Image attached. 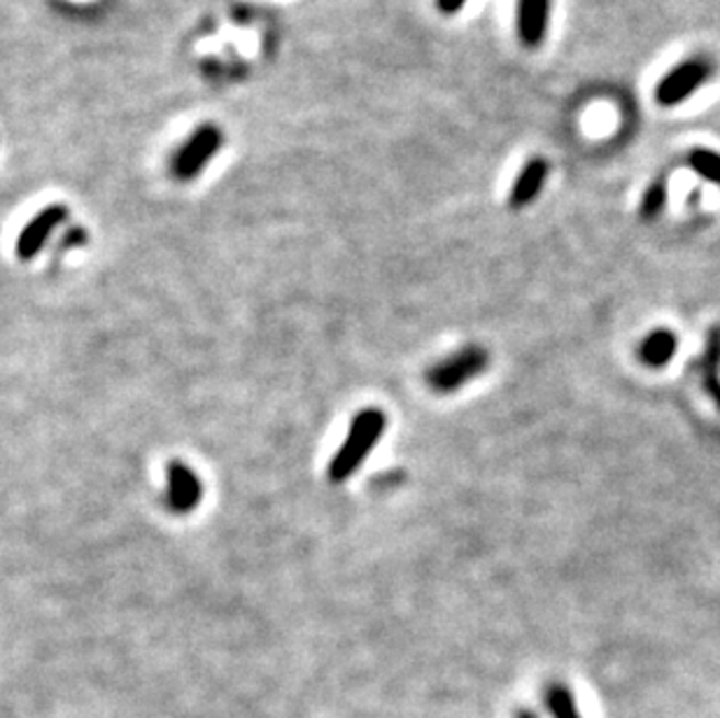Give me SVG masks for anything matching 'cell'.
Here are the masks:
<instances>
[{
  "label": "cell",
  "instance_id": "obj_11",
  "mask_svg": "<svg viewBox=\"0 0 720 718\" xmlns=\"http://www.w3.org/2000/svg\"><path fill=\"white\" fill-rule=\"evenodd\" d=\"M690 169L711 185H720V154L713 150H693L688 154Z\"/></svg>",
  "mask_w": 720,
  "mask_h": 718
},
{
  "label": "cell",
  "instance_id": "obj_3",
  "mask_svg": "<svg viewBox=\"0 0 720 718\" xmlns=\"http://www.w3.org/2000/svg\"><path fill=\"white\" fill-rule=\"evenodd\" d=\"M713 63L695 57L681 61L676 68H672L667 76H662V80L655 86V101L662 107H672L678 105L686 99H690L699 86H705L711 76H713Z\"/></svg>",
  "mask_w": 720,
  "mask_h": 718
},
{
  "label": "cell",
  "instance_id": "obj_9",
  "mask_svg": "<svg viewBox=\"0 0 720 718\" xmlns=\"http://www.w3.org/2000/svg\"><path fill=\"white\" fill-rule=\"evenodd\" d=\"M678 350V338L670 329H655L643 338L639 346V357L646 367L662 369L667 367Z\"/></svg>",
  "mask_w": 720,
  "mask_h": 718
},
{
  "label": "cell",
  "instance_id": "obj_1",
  "mask_svg": "<svg viewBox=\"0 0 720 718\" xmlns=\"http://www.w3.org/2000/svg\"><path fill=\"white\" fill-rule=\"evenodd\" d=\"M387 427V416L381 408H364L352 418L346 441L340 443L338 453L329 462V480L332 483H346L350 476L357 474L359 466L364 464L369 453L381 441Z\"/></svg>",
  "mask_w": 720,
  "mask_h": 718
},
{
  "label": "cell",
  "instance_id": "obj_13",
  "mask_svg": "<svg viewBox=\"0 0 720 718\" xmlns=\"http://www.w3.org/2000/svg\"><path fill=\"white\" fill-rule=\"evenodd\" d=\"M466 0H437V5L443 14H457L464 8Z\"/></svg>",
  "mask_w": 720,
  "mask_h": 718
},
{
  "label": "cell",
  "instance_id": "obj_2",
  "mask_svg": "<svg viewBox=\"0 0 720 718\" xmlns=\"http://www.w3.org/2000/svg\"><path fill=\"white\" fill-rule=\"evenodd\" d=\"M488 367H490L488 350L480 346H466L431 367L427 371V385L439 394L457 392L460 387L469 385L476 375L488 371Z\"/></svg>",
  "mask_w": 720,
  "mask_h": 718
},
{
  "label": "cell",
  "instance_id": "obj_8",
  "mask_svg": "<svg viewBox=\"0 0 720 718\" xmlns=\"http://www.w3.org/2000/svg\"><path fill=\"white\" fill-rule=\"evenodd\" d=\"M548 173H550V166H548V161L542 159V157H534L530 159L525 166H522V171L518 173L515 177V183L511 187V208H525L530 206L538 194H542L544 185H546V180H548Z\"/></svg>",
  "mask_w": 720,
  "mask_h": 718
},
{
  "label": "cell",
  "instance_id": "obj_6",
  "mask_svg": "<svg viewBox=\"0 0 720 718\" xmlns=\"http://www.w3.org/2000/svg\"><path fill=\"white\" fill-rule=\"evenodd\" d=\"M68 218V208L66 206H47L43 208L35 218L24 227L20 233V241H16V257L22 262L33 259L40 253L47 239L51 236V231L61 227Z\"/></svg>",
  "mask_w": 720,
  "mask_h": 718
},
{
  "label": "cell",
  "instance_id": "obj_10",
  "mask_svg": "<svg viewBox=\"0 0 720 718\" xmlns=\"http://www.w3.org/2000/svg\"><path fill=\"white\" fill-rule=\"evenodd\" d=\"M705 390L720 408V327L709 329L705 350Z\"/></svg>",
  "mask_w": 720,
  "mask_h": 718
},
{
  "label": "cell",
  "instance_id": "obj_4",
  "mask_svg": "<svg viewBox=\"0 0 720 718\" xmlns=\"http://www.w3.org/2000/svg\"><path fill=\"white\" fill-rule=\"evenodd\" d=\"M222 140L224 138L220 129L212 127V124L196 129L175 152L171 164L173 175L177 180H185V183L187 180H194L210 164V159L218 154V150L222 148Z\"/></svg>",
  "mask_w": 720,
  "mask_h": 718
},
{
  "label": "cell",
  "instance_id": "obj_12",
  "mask_svg": "<svg viewBox=\"0 0 720 718\" xmlns=\"http://www.w3.org/2000/svg\"><path fill=\"white\" fill-rule=\"evenodd\" d=\"M667 206V185H664V180H655L653 185H648L643 199H641V220H655L658 215Z\"/></svg>",
  "mask_w": 720,
  "mask_h": 718
},
{
  "label": "cell",
  "instance_id": "obj_5",
  "mask_svg": "<svg viewBox=\"0 0 720 718\" xmlns=\"http://www.w3.org/2000/svg\"><path fill=\"white\" fill-rule=\"evenodd\" d=\"M204 499V483L189 464L183 460H171L166 466V495L164 505L175 516H187Z\"/></svg>",
  "mask_w": 720,
  "mask_h": 718
},
{
  "label": "cell",
  "instance_id": "obj_7",
  "mask_svg": "<svg viewBox=\"0 0 720 718\" xmlns=\"http://www.w3.org/2000/svg\"><path fill=\"white\" fill-rule=\"evenodd\" d=\"M550 22V0H518L515 26L520 43L534 49L546 40Z\"/></svg>",
  "mask_w": 720,
  "mask_h": 718
}]
</instances>
